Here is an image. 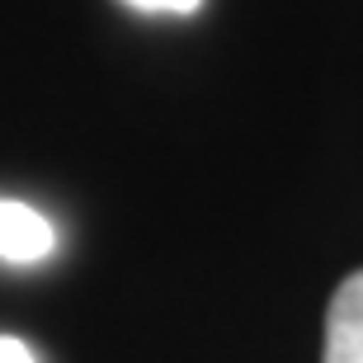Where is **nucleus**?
I'll return each mask as SVG.
<instances>
[{
	"mask_svg": "<svg viewBox=\"0 0 363 363\" xmlns=\"http://www.w3.org/2000/svg\"><path fill=\"white\" fill-rule=\"evenodd\" d=\"M57 250V227L38 208L19 199H0V259L10 264H38Z\"/></svg>",
	"mask_w": 363,
	"mask_h": 363,
	"instance_id": "nucleus-1",
	"label": "nucleus"
},
{
	"mask_svg": "<svg viewBox=\"0 0 363 363\" xmlns=\"http://www.w3.org/2000/svg\"><path fill=\"white\" fill-rule=\"evenodd\" d=\"M321 363H363V269L350 274L330 297Z\"/></svg>",
	"mask_w": 363,
	"mask_h": 363,
	"instance_id": "nucleus-2",
	"label": "nucleus"
},
{
	"mask_svg": "<svg viewBox=\"0 0 363 363\" xmlns=\"http://www.w3.org/2000/svg\"><path fill=\"white\" fill-rule=\"evenodd\" d=\"M133 10H147V14H194L203 0H123Z\"/></svg>",
	"mask_w": 363,
	"mask_h": 363,
	"instance_id": "nucleus-3",
	"label": "nucleus"
},
{
	"mask_svg": "<svg viewBox=\"0 0 363 363\" xmlns=\"http://www.w3.org/2000/svg\"><path fill=\"white\" fill-rule=\"evenodd\" d=\"M0 363H38V359H33V350H28L24 340L0 335Z\"/></svg>",
	"mask_w": 363,
	"mask_h": 363,
	"instance_id": "nucleus-4",
	"label": "nucleus"
}]
</instances>
